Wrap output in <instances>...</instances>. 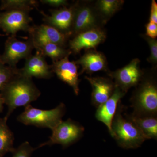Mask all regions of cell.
<instances>
[{"label":"cell","mask_w":157,"mask_h":157,"mask_svg":"<svg viewBox=\"0 0 157 157\" xmlns=\"http://www.w3.org/2000/svg\"><path fill=\"white\" fill-rule=\"evenodd\" d=\"M0 91L4 104L8 107L5 116L7 119L17 107L30 105L36 101L41 94L32 78L21 76L19 73Z\"/></svg>","instance_id":"6da1fadb"},{"label":"cell","mask_w":157,"mask_h":157,"mask_svg":"<svg viewBox=\"0 0 157 157\" xmlns=\"http://www.w3.org/2000/svg\"><path fill=\"white\" fill-rule=\"evenodd\" d=\"M65 112L66 106L63 103L49 110L38 109L30 104L25 107L24 111L17 119L18 122L25 125L46 128L52 131L63 121Z\"/></svg>","instance_id":"7a4b0ae2"},{"label":"cell","mask_w":157,"mask_h":157,"mask_svg":"<svg viewBox=\"0 0 157 157\" xmlns=\"http://www.w3.org/2000/svg\"><path fill=\"white\" fill-rule=\"evenodd\" d=\"M112 137L120 146L124 148L139 147L147 138L138 127L130 118H124L116 113L112 124Z\"/></svg>","instance_id":"3957f363"},{"label":"cell","mask_w":157,"mask_h":157,"mask_svg":"<svg viewBox=\"0 0 157 157\" xmlns=\"http://www.w3.org/2000/svg\"><path fill=\"white\" fill-rule=\"evenodd\" d=\"M133 96V101L138 116H154L157 111V86L151 77L144 78Z\"/></svg>","instance_id":"277c9868"},{"label":"cell","mask_w":157,"mask_h":157,"mask_svg":"<svg viewBox=\"0 0 157 157\" xmlns=\"http://www.w3.org/2000/svg\"><path fill=\"white\" fill-rule=\"evenodd\" d=\"M104 24L96 10L94 4L90 2L82 4L76 2L71 30V36L92 29L103 28Z\"/></svg>","instance_id":"5b68a950"},{"label":"cell","mask_w":157,"mask_h":157,"mask_svg":"<svg viewBox=\"0 0 157 157\" xmlns=\"http://www.w3.org/2000/svg\"><path fill=\"white\" fill-rule=\"evenodd\" d=\"M84 128L78 123L69 119L62 121L52 130V134L46 142L39 144L36 149L45 146L59 144L67 147L78 141L82 137Z\"/></svg>","instance_id":"8992f818"},{"label":"cell","mask_w":157,"mask_h":157,"mask_svg":"<svg viewBox=\"0 0 157 157\" xmlns=\"http://www.w3.org/2000/svg\"><path fill=\"white\" fill-rule=\"evenodd\" d=\"M34 48L33 43L30 38L27 41H22L16 37H9L5 43L4 53L0 55V62L16 70L18 62L30 56Z\"/></svg>","instance_id":"52a82bcc"},{"label":"cell","mask_w":157,"mask_h":157,"mask_svg":"<svg viewBox=\"0 0 157 157\" xmlns=\"http://www.w3.org/2000/svg\"><path fill=\"white\" fill-rule=\"evenodd\" d=\"M140 63L139 59H133L124 67L114 72L108 71V75L115 80V86L126 93L129 89L137 85L143 78L144 72L140 68Z\"/></svg>","instance_id":"ba28073f"},{"label":"cell","mask_w":157,"mask_h":157,"mask_svg":"<svg viewBox=\"0 0 157 157\" xmlns=\"http://www.w3.org/2000/svg\"><path fill=\"white\" fill-rule=\"evenodd\" d=\"M29 11L21 10H8L0 13V28L7 35L16 37L20 31L29 32L32 26L33 19L29 15Z\"/></svg>","instance_id":"9c48e42d"},{"label":"cell","mask_w":157,"mask_h":157,"mask_svg":"<svg viewBox=\"0 0 157 157\" xmlns=\"http://www.w3.org/2000/svg\"><path fill=\"white\" fill-rule=\"evenodd\" d=\"M76 2L70 7H62L58 9L50 10L51 15L40 12L43 15L45 24L54 28L63 33L71 37V30L76 9Z\"/></svg>","instance_id":"30bf717a"},{"label":"cell","mask_w":157,"mask_h":157,"mask_svg":"<svg viewBox=\"0 0 157 157\" xmlns=\"http://www.w3.org/2000/svg\"><path fill=\"white\" fill-rule=\"evenodd\" d=\"M29 33V38L33 43L35 48L48 42L65 48L69 38L71 37L45 24L39 26H33Z\"/></svg>","instance_id":"8fae6325"},{"label":"cell","mask_w":157,"mask_h":157,"mask_svg":"<svg viewBox=\"0 0 157 157\" xmlns=\"http://www.w3.org/2000/svg\"><path fill=\"white\" fill-rule=\"evenodd\" d=\"M106 33L103 28L92 29L84 31L73 37L69 41L70 50L74 54L79 53L82 49H95L106 39Z\"/></svg>","instance_id":"7c38bea8"},{"label":"cell","mask_w":157,"mask_h":157,"mask_svg":"<svg viewBox=\"0 0 157 157\" xmlns=\"http://www.w3.org/2000/svg\"><path fill=\"white\" fill-rule=\"evenodd\" d=\"M26 59L25 64L22 69H18L21 76L32 78H49L53 76L51 65L47 63L45 56L39 51L34 55H31Z\"/></svg>","instance_id":"4fadbf2b"},{"label":"cell","mask_w":157,"mask_h":157,"mask_svg":"<svg viewBox=\"0 0 157 157\" xmlns=\"http://www.w3.org/2000/svg\"><path fill=\"white\" fill-rule=\"evenodd\" d=\"M66 57L58 61L53 62L52 70L59 79L66 82L72 88L76 95L79 94V80L78 68L75 61H70Z\"/></svg>","instance_id":"5bb4252c"},{"label":"cell","mask_w":157,"mask_h":157,"mask_svg":"<svg viewBox=\"0 0 157 157\" xmlns=\"http://www.w3.org/2000/svg\"><path fill=\"white\" fill-rule=\"evenodd\" d=\"M126 93L116 86L112 95L108 100L99 106L96 113V117L107 127L110 135L113 136L112 124L116 113L117 104Z\"/></svg>","instance_id":"9a60e30c"},{"label":"cell","mask_w":157,"mask_h":157,"mask_svg":"<svg viewBox=\"0 0 157 157\" xmlns=\"http://www.w3.org/2000/svg\"><path fill=\"white\" fill-rule=\"evenodd\" d=\"M92 88V101L93 104L98 107L106 102L112 95L115 84L109 78L102 77L86 76Z\"/></svg>","instance_id":"2e32d148"},{"label":"cell","mask_w":157,"mask_h":157,"mask_svg":"<svg viewBox=\"0 0 157 157\" xmlns=\"http://www.w3.org/2000/svg\"><path fill=\"white\" fill-rule=\"evenodd\" d=\"M77 65H80L83 72L92 74L100 71L108 72L107 60L105 55L95 49L86 50L85 53L78 60L75 61Z\"/></svg>","instance_id":"e0dca14e"},{"label":"cell","mask_w":157,"mask_h":157,"mask_svg":"<svg viewBox=\"0 0 157 157\" xmlns=\"http://www.w3.org/2000/svg\"><path fill=\"white\" fill-rule=\"evenodd\" d=\"M6 117L0 118V157L14 151V134L7 125Z\"/></svg>","instance_id":"ac0fdd59"},{"label":"cell","mask_w":157,"mask_h":157,"mask_svg":"<svg viewBox=\"0 0 157 157\" xmlns=\"http://www.w3.org/2000/svg\"><path fill=\"white\" fill-rule=\"evenodd\" d=\"M122 0H99L94 4L96 10L104 24L121 9Z\"/></svg>","instance_id":"d6986e66"},{"label":"cell","mask_w":157,"mask_h":157,"mask_svg":"<svg viewBox=\"0 0 157 157\" xmlns=\"http://www.w3.org/2000/svg\"><path fill=\"white\" fill-rule=\"evenodd\" d=\"M134 122L147 139L157 137V120L153 116H133L129 118Z\"/></svg>","instance_id":"ffe728a7"},{"label":"cell","mask_w":157,"mask_h":157,"mask_svg":"<svg viewBox=\"0 0 157 157\" xmlns=\"http://www.w3.org/2000/svg\"><path fill=\"white\" fill-rule=\"evenodd\" d=\"M44 56L49 57L52 59V62H55L69 56L72 53L70 49H67L52 43H45L36 48Z\"/></svg>","instance_id":"44dd1931"},{"label":"cell","mask_w":157,"mask_h":157,"mask_svg":"<svg viewBox=\"0 0 157 157\" xmlns=\"http://www.w3.org/2000/svg\"><path fill=\"white\" fill-rule=\"evenodd\" d=\"M38 6L37 1L33 0H5L1 2L0 10H21L29 12Z\"/></svg>","instance_id":"7402d4cb"},{"label":"cell","mask_w":157,"mask_h":157,"mask_svg":"<svg viewBox=\"0 0 157 157\" xmlns=\"http://www.w3.org/2000/svg\"><path fill=\"white\" fill-rule=\"evenodd\" d=\"M18 73V69H12L0 62V91Z\"/></svg>","instance_id":"603a6c76"},{"label":"cell","mask_w":157,"mask_h":157,"mask_svg":"<svg viewBox=\"0 0 157 157\" xmlns=\"http://www.w3.org/2000/svg\"><path fill=\"white\" fill-rule=\"evenodd\" d=\"M36 150L31 146L30 144L25 141L20 145L17 148L14 149L12 153V157H31L32 154Z\"/></svg>","instance_id":"cb8c5ba5"},{"label":"cell","mask_w":157,"mask_h":157,"mask_svg":"<svg viewBox=\"0 0 157 157\" xmlns=\"http://www.w3.org/2000/svg\"><path fill=\"white\" fill-rule=\"evenodd\" d=\"M146 40L149 46L150 55L147 59V62L153 65H156L157 63V40L149 38L145 35H141Z\"/></svg>","instance_id":"d4e9b609"},{"label":"cell","mask_w":157,"mask_h":157,"mask_svg":"<svg viewBox=\"0 0 157 157\" xmlns=\"http://www.w3.org/2000/svg\"><path fill=\"white\" fill-rule=\"evenodd\" d=\"M146 36L153 39H156L157 36V25L151 22H149L145 25Z\"/></svg>","instance_id":"484cf974"},{"label":"cell","mask_w":157,"mask_h":157,"mask_svg":"<svg viewBox=\"0 0 157 157\" xmlns=\"http://www.w3.org/2000/svg\"><path fill=\"white\" fill-rule=\"evenodd\" d=\"M41 2L45 5L52 6V7H67L69 4L67 1L66 0H41Z\"/></svg>","instance_id":"4316f807"},{"label":"cell","mask_w":157,"mask_h":157,"mask_svg":"<svg viewBox=\"0 0 157 157\" xmlns=\"http://www.w3.org/2000/svg\"><path fill=\"white\" fill-rule=\"evenodd\" d=\"M149 22L157 24V4L155 0H152L151 2Z\"/></svg>","instance_id":"83f0119b"},{"label":"cell","mask_w":157,"mask_h":157,"mask_svg":"<svg viewBox=\"0 0 157 157\" xmlns=\"http://www.w3.org/2000/svg\"><path fill=\"white\" fill-rule=\"evenodd\" d=\"M4 101H3L2 96L0 94V113L2 112L3 109H4Z\"/></svg>","instance_id":"f1b7e54d"},{"label":"cell","mask_w":157,"mask_h":157,"mask_svg":"<svg viewBox=\"0 0 157 157\" xmlns=\"http://www.w3.org/2000/svg\"><path fill=\"white\" fill-rule=\"evenodd\" d=\"M6 35H3V34H0V37L1 36H5Z\"/></svg>","instance_id":"f546056e"}]
</instances>
